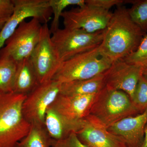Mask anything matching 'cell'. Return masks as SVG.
Returning <instances> with one entry per match:
<instances>
[{
	"label": "cell",
	"instance_id": "5",
	"mask_svg": "<svg viewBox=\"0 0 147 147\" xmlns=\"http://www.w3.org/2000/svg\"><path fill=\"white\" fill-rule=\"evenodd\" d=\"M104 30L89 33L82 29H59L51 40L62 62L81 53L98 47L102 42Z\"/></svg>",
	"mask_w": 147,
	"mask_h": 147
},
{
	"label": "cell",
	"instance_id": "16",
	"mask_svg": "<svg viewBox=\"0 0 147 147\" xmlns=\"http://www.w3.org/2000/svg\"><path fill=\"white\" fill-rule=\"evenodd\" d=\"M39 85L30 57L17 64L13 92L27 95Z\"/></svg>",
	"mask_w": 147,
	"mask_h": 147
},
{
	"label": "cell",
	"instance_id": "10",
	"mask_svg": "<svg viewBox=\"0 0 147 147\" xmlns=\"http://www.w3.org/2000/svg\"><path fill=\"white\" fill-rule=\"evenodd\" d=\"M112 12L95 7L85 4L70 10L64 11L61 15L64 28L82 29L89 33L105 30Z\"/></svg>",
	"mask_w": 147,
	"mask_h": 147
},
{
	"label": "cell",
	"instance_id": "9",
	"mask_svg": "<svg viewBox=\"0 0 147 147\" xmlns=\"http://www.w3.org/2000/svg\"><path fill=\"white\" fill-rule=\"evenodd\" d=\"M61 84L52 79L40 84L27 95L22 110L24 117L31 125H45L46 112L60 93Z\"/></svg>",
	"mask_w": 147,
	"mask_h": 147
},
{
	"label": "cell",
	"instance_id": "1",
	"mask_svg": "<svg viewBox=\"0 0 147 147\" xmlns=\"http://www.w3.org/2000/svg\"><path fill=\"white\" fill-rule=\"evenodd\" d=\"M146 35L132 21L128 9L117 6L104 30L100 55L112 63L123 59L136 51Z\"/></svg>",
	"mask_w": 147,
	"mask_h": 147
},
{
	"label": "cell",
	"instance_id": "3",
	"mask_svg": "<svg viewBox=\"0 0 147 147\" xmlns=\"http://www.w3.org/2000/svg\"><path fill=\"white\" fill-rule=\"evenodd\" d=\"M138 113L126 93L105 86L96 95L89 115L108 128L121 120Z\"/></svg>",
	"mask_w": 147,
	"mask_h": 147
},
{
	"label": "cell",
	"instance_id": "18",
	"mask_svg": "<svg viewBox=\"0 0 147 147\" xmlns=\"http://www.w3.org/2000/svg\"><path fill=\"white\" fill-rule=\"evenodd\" d=\"M52 140L44 125L32 124L28 133L15 147H51Z\"/></svg>",
	"mask_w": 147,
	"mask_h": 147
},
{
	"label": "cell",
	"instance_id": "23",
	"mask_svg": "<svg viewBox=\"0 0 147 147\" xmlns=\"http://www.w3.org/2000/svg\"><path fill=\"white\" fill-rule=\"evenodd\" d=\"M123 59L128 63L140 66L143 68L147 67V34L142 40L136 51Z\"/></svg>",
	"mask_w": 147,
	"mask_h": 147
},
{
	"label": "cell",
	"instance_id": "19",
	"mask_svg": "<svg viewBox=\"0 0 147 147\" xmlns=\"http://www.w3.org/2000/svg\"><path fill=\"white\" fill-rule=\"evenodd\" d=\"M17 63L10 58L0 56V92H13Z\"/></svg>",
	"mask_w": 147,
	"mask_h": 147
},
{
	"label": "cell",
	"instance_id": "6",
	"mask_svg": "<svg viewBox=\"0 0 147 147\" xmlns=\"http://www.w3.org/2000/svg\"><path fill=\"white\" fill-rule=\"evenodd\" d=\"M42 25L35 18L21 23L6 41L0 56L10 58L17 64L30 58L40 38Z\"/></svg>",
	"mask_w": 147,
	"mask_h": 147
},
{
	"label": "cell",
	"instance_id": "2",
	"mask_svg": "<svg viewBox=\"0 0 147 147\" xmlns=\"http://www.w3.org/2000/svg\"><path fill=\"white\" fill-rule=\"evenodd\" d=\"M26 95L0 92V147H15L28 133L30 124L22 110Z\"/></svg>",
	"mask_w": 147,
	"mask_h": 147
},
{
	"label": "cell",
	"instance_id": "14",
	"mask_svg": "<svg viewBox=\"0 0 147 147\" xmlns=\"http://www.w3.org/2000/svg\"><path fill=\"white\" fill-rule=\"evenodd\" d=\"M147 124V109L136 116L125 118L109 127L111 133L120 137L128 147H140Z\"/></svg>",
	"mask_w": 147,
	"mask_h": 147
},
{
	"label": "cell",
	"instance_id": "26",
	"mask_svg": "<svg viewBox=\"0 0 147 147\" xmlns=\"http://www.w3.org/2000/svg\"><path fill=\"white\" fill-rule=\"evenodd\" d=\"M124 2L123 0H85L87 5L108 10L115 6L122 5Z\"/></svg>",
	"mask_w": 147,
	"mask_h": 147
},
{
	"label": "cell",
	"instance_id": "22",
	"mask_svg": "<svg viewBox=\"0 0 147 147\" xmlns=\"http://www.w3.org/2000/svg\"><path fill=\"white\" fill-rule=\"evenodd\" d=\"M131 100L139 113L147 109V80L143 76L139 79Z\"/></svg>",
	"mask_w": 147,
	"mask_h": 147
},
{
	"label": "cell",
	"instance_id": "7",
	"mask_svg": "<svg viewBox=\"0 0 147 147\" xmlns=\"http://www.w3.org/2000/svg\"><path fill=\"white\" fill-rule=\"evenodd\" d=\"M13 1V13L0 31V50L4 46L6 41L25 19L31 17L41 24H47L53 14L49 0Z\"/></svg>",
	"mask_w": 147,
	"mask_h": 147
},
{
	"label": "cell",
	"instance_id": "11",
	"mask_svg": "<svg viewBox=\"0 0 147 147\" xmlns=\"http://www.w3.org/2000/svg\"><path fill=\"white\" fill-rule=\"evenodd\" d=\"M143 69L140 66L128 63L123 59L115 61L103 73L105 86L122 91L131 99Z\"/></svg>",
	"mask_w": 147,
	"mask_h": 147
},
{
	"label": "cell",
	"instance_id": "12",
	"mask_svg": "<svg viewBox=\"0 0 147 147\" xmlns=\"http://www.w3.org/2000/svg\"><path fill=\"white\" fill-rule=\"evenodd\" d=\"M75 133L82 143L90 147H128L121 138L90 115L83 119L81 128Z\"/></svg>",
	"mask_w": 147,
	"mask_h": 147
},
{
	"label": "cell",
	"instance_id": "13",
	"mask_svg": "<svg viewBox=\"0 0 147 147\" xmlns=\"http://www.w3.org/2000/svg\"><path fill=\"white\" fill-rule=\"evenodd\" d=\"M97 94L67 96L59 94L50 107L66 119L78 121L89 115Z\"/></svg>",
	"mask_w": 147,
	"mask_h": 147
},
{
	"label": "cell",
	"instance_id": "24",
	"mask_svg": "<svg viewBox=\"0 0 147 147\" xmlns=\"http://www.w3.org/2000/svg\"><path fill=\"white\" fill-rule=\"evenodd\" d=\"M51 147H90L82 143L77 135L72 132L65 139L59 140L52 139Z\"/></svg>",
	"mask_w": 147,
	"mask_h": 147
},
{
	"label": "cell",
	"instance_id": "27",
	"mask_svg": "<svg viewBox=\"0 0 147 147\" xmlns=\"http://www.w3.org/2000/svg\"><path fill=\"white\" fill-rule=\"evenodd\" d=\"M140 147H147V124L145 128L144 140Z\"/></svg>",
	"mask_w": 147,
	"mask_h": 147
},
{
	"label": "cell",
	"instance_id": "25",
	"mask_svg": "<svg viewBox=\"0 0 147 147\" xmlns=\"http://www.w3.org/2000/svg\"><path fill=\"white\" fill-rule=\"evenodd\" d=\"M13 8V0H0V31L12 15Z\"/></svg>",
	"mask_w": 147,
	"mask_h": 147
},
{
	"label": "cell",
	"instance_id": "20",
	"mask_svg": "<svg viewBox=\"0 0 147 147\" xmlns=\"http://www.w3.org/2000/svg\"><path fill=\"white\" fill-rule=\"evenodd\" d=\"M49 3L54 15L50 28L53 34L59 29L60 18L65 8L70 5L82 6L85 4V0H49Z\"/></svg>",
	"mask_w": 147,
	"mask_h": 147
},
{
	"label": "cell",
	"instance_id": "4",
	"mask_svg": "<svg viewBox=\"0 0 147 147\" xmlns=\"http://www.w3.org/2000/svg\"><path fill=\"white\" fill-rule=\"evenodd\" d=\"M98 46L62 62L53 79L63 83L90 79L104 73L112 63L100 55Z\"/></svg>",
	"mask_w": 147,
	"mask_h": 147
},
{
	"label": "cell",
	"instance_id": "8",
	"mask_svg": "<svg viewBox=\"0 0 147 147\" xmlns=\"http://www.w3.org/2000/svg\"><path fill=\"white\" fill-rule=\"evenodd\" d=\"M51 34L48 24H42L40 38L30 57L40 84L52 80L61 63Z\"/></svg>",
	"mask_w": 147,
	"mask_h": 147
},
{
	"label": "cell",
	"instance_id": "15",
	"mask_svg": "<svg viewBox=\"0 0 147 147\" xmlns=\"http://www.w3.org/2000/svg\"><path fill=\"white\" fill-rule=\"evenodd\" d=\"M83 119L78 121L69 120L49 107L45 115V125L52 139L61 140L72 132H77Z\"/></svg>",
	"mask_w": 147,
	"mask_h": 147
},
{
	"label": "cell",
	"instance_id": "28",
	"mask_svg": "<svg viewBox=\"0 0 147 147\" xmlns=\"http://www.w3.org/2000/svg\"><path fill=\"white\" fill-rule=\"evenodd\" d=\"M142 76L145 77L147 80V67L143 68L142 71Z\"/></svg>",
	"mask_w": 147,
	"mask_h": 147
},
{
	"label": "cell",
	"instance_id": "21",
	"mask_svg": "<svg viewBox=\"0 0 147 147\" xmlns=\"http://www.w3.org/2000/svg\"><path fill=\"white\" fill-rule=\"evenodd\" d=\"M130 3L132 5L128 9V13L132 21L143 32H147V0L125 1L124 3Z\"/></svg>",
	"mask_w": 147,
	"mask_h": 147
},
{
	"label": "cell",
	"instance_id": "17",
	"mask_svg": "<svg viewBox=\"0 0 147 147\" xmlns=\"http://www.w3.org/2000/svg\"><path fill=\"white\" fill-rule=\"evenodd\" d=\"M105 86L102 73L90 79L62 83L60 94L67 96L97 94Z\"/></svg>",
	"mask_w": 147,
	"mask_h": 147
}]
</instances>
